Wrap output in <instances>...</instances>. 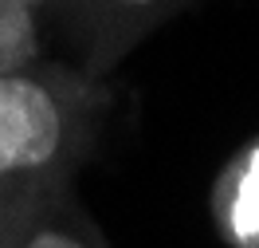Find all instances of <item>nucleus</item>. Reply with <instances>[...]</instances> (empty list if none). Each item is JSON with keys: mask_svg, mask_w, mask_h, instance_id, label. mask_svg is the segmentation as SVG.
<instances>
[{"mask_svg": "<svg viewBox=\"0 0 259 248\" xmlns=\"http://www.w3.org/2000/svg\"><path fill=\"white\" fill-rule=\"evenodd\" d=\"M102 107V79L71 63L0 75V217L71 185L98 138Z\"/></svg>", "mask_w": 259, "mask_h": 248, "instance_id": "f257e3e1", "label": "nucleus"}, {"mask_svg": "<svg viewBox=\"0 0 259 248\" xmlns=\"http://www.w3.org/2000/svg\"><path fill=\"white\" fill-rule=\"evenodd\" d=\"M196 0H67L55 32L71 48V67L106 79L153 28Z\"/></svg>", "mask_w": 259, "mask_h": 248, "instance_id": "f03ea898", "label": "nucleus"}, {"mask_svg": "<svg viewBox=\"0 0 259 248\" xmlns=\"http://www.w3.org/2000/svg\"><path fill=\"white\" fill-rule=\"evenodd\" d=\"M0 248H106V240L75 201V189L59 185L0 217Z\"/></svg>", "mask_w": 259, "mask_h": 248, "instance_id": "7ed1b4c3", "label": "nucleus"}, {"mask_svg": "<svg viewBox=\"0 0 259 248\" xmlns=\"http://www.w3.org/2000/svg\"><path fill=\"white\" fill-rule=\"evenodd\" d=\"M212 209L232 248H259V138L224 165Z\"/></svg>", "mask_w": 259, "mask_h": 248, "instance_id": "20e7f679", "label": "nucleus"}, {"mask_svg": "<svg viewBox=\"0 0 259 248\" xmlns=\"http://www.w3.org/2000/svg\"><path fill=\"white\" fill-rule=\"evenodd\" d=\"M51 24L24 0H0V75L48 63Z\"/></svg>", "mask_w": 259, "mask_h": 248, "instance_id": "39448f33", "label": "nucleus"}, {"mask_svg": "<svg viewBox=\"0 0 259 248\" xmlns=\"http://www.w3.org/2000/svg\"><path fill=\"white\" fill-rule=\"evenodd\" d=\"M32 12H39V16L51 24V36H55V20H59V12H63V4L67 0H24Z\"/></svg>", "mask_w": 259, "mask_h": 248, "instance_id": "423d86ee", "label": "nucleus"}]
</instances>
